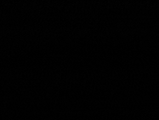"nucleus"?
I'll use <instances>...</instances> for the list:
<instances>
[]
</instances>
